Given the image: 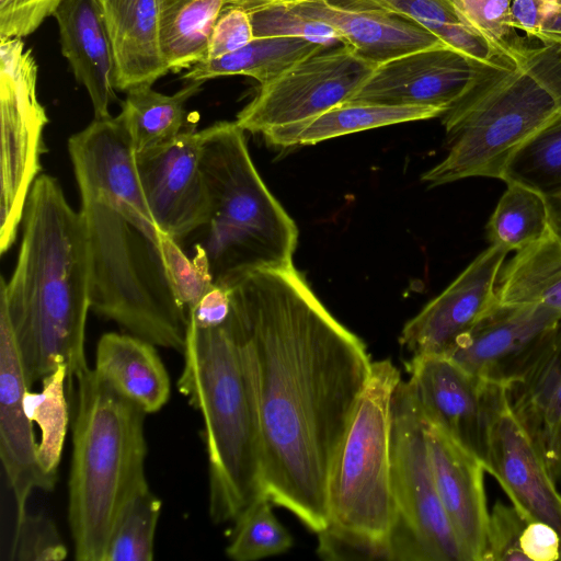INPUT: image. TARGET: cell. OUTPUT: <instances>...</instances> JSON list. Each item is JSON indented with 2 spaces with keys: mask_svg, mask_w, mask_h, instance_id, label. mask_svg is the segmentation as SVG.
Here are the masks:
<instances>
[{
  "mask_svg": "<svg viewBox=\"0 0 561 561\" xmlns=\"http://www.w3.org/2000/svg\"><path fill=\"white\" fill-rule=\"evenodd\" d=\"M68 366L61 365L46 375L37 392L27 391L26 413L39 430L36 459L42 473L56 484L57 470L69 426V409L65 392Z\"/></svg>",
  "mask_w": 561,
  "mask_h": 561,
  "instance_id": "f546056e",
  "label": "cell"
},
{
  "mask_svg": "<svg viewBox=\"0 0 561 561\" xmlns=\"http://www.w3.org/2000/svg\"><path fill=\"white\" fill-rule=\"evenodd\" d=\"M524 59L481 64L455 104L443 114L448 153L422 175L430 186L466 178L502 180L515 152L559 112Z\"/></svg>",
  "mask_w": 561,
  "mask_h": 561,
  "instance_id": "52a82bcc",
  "label": "cell"
},
{
  "mask_svg": "<svg viewBox=\"0 0 561 561\" xmlns=\"http://www.w3.org/2000/svg\"><path fill=\"white\" fill-rule=\"evenodd\" d=\"M467 27L481 36L500 56L520 62L531 45L511 22L512 0H447Z\"/></svg>",
  "mask_w": 561,
  "mask_h": 561,
  "instance_id": "e575fe53",
  "label": "cell"
},
{
  "mask_svg": "<svg viewBox=\"0 0 561 561\" xmlns=\"http://www.w3.org/2000/svg\"><path fill=\"white\" fill-rule=\"evenodd\" d=\"M201 165L209 211L198 244L214 282L254 270L294 267L297 226L261 179L236 122L204 128Z\"/></svg>",
  "mask_w": 561,
  "mask_h": 561,
  "instance_id": "8992f818",
  "label": "cell"
},
{
  "mask_svg": "<svg viewBox=\"0 0 561 561\" xmlns=\"http://www.w3.org/2000/svg\"><path fill=\"white\" fill-rule=\"evenodd\" d=\"M400 382V370L391 360L371 363L329 486L330 524L379 540L389 539L397 517L391 485V417Z\"/></svg>",
  "mask_w": 561,
  "mask_h": 561,
  "instance_id": "ba28073f",
  "label": "cell"
},
{
  "mask_svg": "<svg viewBox=\"0 0 561 561\" xmlns=\"http://www.w3.org/2000/svg\"><path fill=\"white\" fill-rule=\"evenodd\" d=\"M90 259L91 309L127 333L183 353L188 314L175 294L163 231L144 195L119 114L68 140Z\"/></svg>",
  "mask_w": 561,
  "mask_h": 561,
  "instance_id": "7a4b0ae2",
  "label": "cell"
},
{
  "mask_svg": "<svg viewBox=\"0 0 561 561\" xmlns=\"http://www.w3.org/2000/svg\"><path fill=\"white\" fill-rule=\"evenodd\" d=\"M495 295L503 305H539L561 316V243L550 230L501 270Z\"/></svg>",
  "mask_w": 561,
  "mask_h": 561,
  "instance_id": "484cf974",
  "label": "cell"
},
{
  "mask_svg": "<svg viewBox=\"0 0 561 561\" xmlns=\"http://www.w3.org/2000/svg\"><path fill=\"white\" fill-rule=\"evenodd\" d=\"M229 0H158L160 42L170 71L206 58L215 22Z\"/></svg>",
  "mask_w": 561,
  "mask_h": 561,
  "instance_id": "f1b7e54d",
  "label": "cell"
},
{
  "mask_svg": "<svg viewBox=\"0 0 561 561\" xmlns=\"http://www.w3.org/2000/svg\"><path fill=\"white\" fill-rule=\"evenodd\" d=\"M220 284L256 409L264 492L318 534L330 524L332 470L373 362L294 267Z\"/></svg>",
  "mask_w": 561,
  "mask_h": 561,
  "instance_id": "6da1fadb",
  "label": "cell"
},
{
  "mask_svg": "<svg viewBox=\"0 0 561 561\" xmlns=\"http://www.w3.org/2000/svg\"><path fill=\"white\" fill-rule=\"evenodd\" d=\"M546 198L549 230L561 243V193Z\"/></svg>",
  "mask_w": 561,
  "mask_h": 561,
  "instance_id": "681fc988",
  "label": "cell"
},
{
  "mask_svg": "<svg viewBox=\"0 0 561 561\" xmlns=\"http://www.w3.org/2000/svg\"><path fill=\"white\" fill-rule=\"evenodd\" d=\"M391 485L396 522L417 540L426 561H465L437 493L422 417L402 380L392 399Z\"/></svg>",
  "mask_w": 561,
  "mask_h": 561,
  "instance_id": "30bf717a",
  "label": "cell"
},
{
  "mask_svg": "<svg viewBox=\"0 0 561 561\" xmlns=\"http://www.w3.org/2000/svg\"><path fill=\"white\" fill-rule=\"evenodd\" d=\"M204 129L186 127L172 140L135 153L138 179L160 229L181 242L208 220L201 165Z\"/></svg>",
  "mask_w": 561,
  "mask_h": 561,
  "instance_id": "5bb4252c",
  "label": "cell"
},
{
  "mask_svg": "<svg viewBox=\"0 0 561 561\" xmlns=\"http://www.w3.org/2000/svg\"><path fill=\"white\" fill-rule=\"evenodd\" d=\"M520 548L526 561H561V536L542 522L527 520Z\"/></svg>",
  "mask_w": 561,
  "mask_h": 561,
  "instance_id": "bcb514c9",
  "label": "cell"
},
{
  "mask_svg": "<svg viewBox=\"0 0 561 561\" xmlns=\"http://www.w3.org/2000/svg\"><path fill=\"white\" fill-rule=\"evenodd\" d=\"M318 556L324 560H390V540H379L364 534L330 524L318 534Z\"/></svg>",
  "mask_w": 561,
  "mask_h": 561,
  "instance_id": "ab89813d",
  "label": "cell"
},
{
  "mask_svg": "<svg viewBox=\"0 0 561 561\" xmlns=\"http://www.w3.org/2000/svg\"><path fill=\"white\" fill-rule=\"evenodd\" d=\"M561 316L539 305L494 306L446 353L478 378L508 386L553 335Z\"/></svg>",
  "mask_w": 561,
  "mask_h": 561,
  "instance_id": "4fadbf2b",
  "label": "cell"
},
{
  "mask_svg": "<svg viewBox=\"0 0 561 561\" xmlns=\"http://www.w3.org/2000/svg\"><path fill=\"white\" fill-rule=\"evenodd\" d=\"M75 78L88 91L95 118L111 116L117 100L113 48L99 0H64L54 12Z\"/></svg>",
  "mask_w": 561,
  "mask_h": 561,
  "instance_id": "7402d4cb",
  "label": "cell"
},
{
  "mask_svg": "<svg viewBox=\"0 0 561 561\" xmlns=\"http://www.w3.org/2000/svg\"><path fill=\"white\" fill-rule=\"evenodd\" d=\"M507 251L490 244L404 325L400 342L413 355H446L496 302Z\"/></svg>",
  "mask_w": 561,
  "mask_h": 561,
  "instance_id": "9a60e30c",
  "label": "cell"
},
{
  "mask_svg": "<svg viewBox=\"0 0 561 561\" xmlns=\"http://www.w3.org/2000/svg\"><path fill=\"white\" fill-rule=\"evenodd\" d=\"M233 1L249 13L254 37L299 36L324 46L341 44V37L332 26L308 19L278 0Z\"/></svg>",
  "mask_w": 561,
  "mask_h": 561,
  "instance_id": "d590c367",
  "label": "cell"
},
{
  "mask_svg": "<svg viewBox=\"0 0 561 561\" xmlns=\"http://www.w3.org/2000/svg\"><path fill=\"white\" fill-rule=\"evenodd\" d=\"M99 1L113 48L116 90L152 85L167 75L158 0Z\"/></svg>",
  "mask_w": 561,
  "mask_h": 561,
  "instance_id": "603a6c76",
  "label": "cell"
},
{
  "mask_svg": "<svg viewBox=\"0 0 561 561\" xmlns=\"http://www.w3.org/2000/svg\"><path fill=\"white\" fill-rule=\"evenodd\" d=\"M163 252L170 278L182 306L193 308L215 283L204 248L196 243L188 255L175 239L163 233Z\"/></svg>",
  "mask_w": 561,
  "mask_h": 561,
  "instance_id": "8d00e7d4",
  "label": "cell"
},
{
  "mask_svg": "<svg viewBox=\"0 0 561 561\" xmlns=\"http://www.w3.org/2000/svg\"><path fill=\"white\" fill-rule=\"evenodd\" d=\"M483 463L526 519L546 523L561 536L557 481L513 413L507 396L490 425Z\"/></svg>",
  "mask_w": 561,
  "mask_h": 561,
  "instance_id": "e0dca14e",
  "label": "cell"
},
{
  "mask_svg": "<svg viewBox=\"0 0 561 561\" xmlns=\"http://www.w3.org/2000/svg\"><path fill=\"white\" fill-rule=\"evenodd\" d=\"M442 108L344 102L307 119L264 131L275 147H295L388 125L440 117Z\"/></svg>",
  "mask_w": 561,
  "mask_h": 561,
  "instance_id": "d4e9b609",
  "label": "cell"
},
{
  "mask_svg": "<svg viewBox=\"0 0 561 561\" xmlns=\"http://www.w3.org/2000/svg\"><path fill=\"white\" fill-rule=\"evenodd\" d=\"M153 343L130 333H104L95 350L93 370L146 414L169 401L171 382Z\"/></svg>",
  "mask_w": 561,
  "mask_h": 561,
  "instance_id": "cb8c5ba5",
  "label": "cell"
},
{
  "mask_svg": "<svg viewBox=\"0 0 561 561\" xmlns=\"http://www.w3.org/2000/svg\"><path fill=\"white\" fill-rule=\"evenodd\" d=\"M75 399L68 520L75 559L103 561L130 497L149 485L146 413L89 365L67 381Z\"/></svg>",
  "mask_w": 561,
  "mask_h": 561,
  "instance_id": "277c9868",
  "label": "cell"
},
{
  "mask_svg": "<svg viewBox=\"0 0 561 561\" xmlns=\"http://www.w3.org/2000/svg\"><path fill=\"white\" fill-rule=\"evenodd\" d=\"M278 1L308 19L332 26L341 44L375 66L415 50L448 47L421 24L392 13L333 0Z\"/></svg>",
  "mask_w": 561,
  "mask_h": 561,
  "instance_id": "ffe728a7",
  "label": "cell"
},
{
  "mask_svg": "<svg viewBox=\"0 0 561 561\" xmlns=\"http://www.w3.org/2000/svg\"><path fill=\"white\" fill-rule=\"evenodd\" d=\"M549 231L546 198L518 183H507L486 224L491 244L519 251L541 239Z\"/></svg>",
  "mask_w": 561,
  "mask_h": 561,
  "instance_id": "4dcf8cb0",
  "label": "cell"
},
{
  "mask_svg": "<svg viewBox=\"0 0 561 561\" xmlns=\"http://www.w3.org/2000/svg\"><path fill=\"white\" fill-rule=\"evenodd\" d=\"M548 197L561 193V111L515 152L502 176Z\"/></svg>",
  "mask_w": 561,
  "mask_h": 561,
  "instance_id": "1f68e13d",
  "label": "cell"
},
{
  "mask_svg": "<svg viewBox=\"0 0 561 561\" xmlns=\"http://www.w3.org/2000/svg\"><path fill=\"white\" fill-rule=\"evenodd\" d=\"M68 556L54 520L27 511L15 517L9 559L13 561H60Z\"/></svg>",
  "mask_w": 561,
  "mask_h": 561,
  "instance_id": "74e56055",
  "label": "cell"
},
{
  "mask_svg": "<svg viewBox=\"0 0 561 561\" xmlns=\"http://www.w3.org/2000/svg\"><path fill=\"white\" fill-rule=\"evenodd\" d=\"M527 520L513 504L496 502L489 516L484 561H526L520 540Z\"/></svg>",
  "mask_w": 561,
  "mask_h": 561,
  "instance_id": "60d3db41",
  "label": "cell"
},
{
  "mask_svg": "<svg viewBox=\"0 0 561 561\" xmlns=\"http://www.w3.org/2000/svg\"><path fill=\"white\" fill-rule=\"evenodd\" d=\"M203 83L188 81L171 95L157 92L151 85L127 91L119 116L135 153L165 144L186 128L185 104L201 91Z\"/></svg>",
  "mask_w": 561,
  "mask_h": 561,
  "instance_id": "83f0119b",
  "label": "cell"
},
{
  "mask_svg": "<svg viewBox=\"0 0 561 561\" xmlns=\"http://www.w3.org/2000/svg\"><path fill=\"white\" fill-rule=\"evenodd\" d=\"M376 67L347 45L325 47L260 84L234 122L263 134L307 119L348 101Z\"/></svg>",
  "mask_w": 561,
  "mask_h": 561,
  "instance_id": "8fae6325",
  "label": "cell"
},
{
  "mask_svg": "<svg viewBox=\"0 0 561 561\" xmlns=\"http://www.w3.org/2000/svg\"><path fill=\"white\" fill-rule=\"evenodd\" d=\"M537 41L542 45H561V0H548Z\"/></svg>",
  "mask_w": 561,
  "mask_h": 561,
  "instance_id": "c3c4849f",
  "label": "cell"
},
{
  "mask_svg": "<svg viewBox=\"0 0 561 561\" xmlns=\"http://www.w3.org/2000/svg\"><path fill=\"white\" fill-rule=\"evenodd\" d=\"M253 38V26L249 13L233 0H229L215 22L205 60L239 50Z\"/></svg>",
  "mask_w": 561,
  "mask_h": 561,
  "instance_id": "b9f144b4",
  "label": "cell"
},
{
  "mask_svg": "<svg viewBox=\"0 0 561 561\" xmlns=\"http://www.w3.org/2000/svg\"><path fill=\"white\" fill-rule=\"evenodd\" d=\"M161 505L149 485L135 493L119 515L103 561L152 560Z\"/></svg>",
  "mask_w": 561,
  "mask_h": 561,
  "instance_id": "d6a6232c",
  "label": "cell"
},
{
  "mask_svg": "<svg viewBox=\"0 0 561 561\" xmlns=\"http://www.w3.org/2000/svg\"><path fill=\"white\" fill-rule=\"evenodd\" d=\"M405 367V383L421 416L483 461L505 387L476 377L443 355H413Z\"/></svg>",
  "mask_w": 561,
  "mask_h": 561,
  "instance_id": "7c38bea8",
  "label": "cell"
},
{
  "mask_svg": "<svg viewBox=\"0 0 561 561\" xmlns=\"http://www.w3.org/2000/svg\"><path fill=\"white\" fill-rule=\"evenodd\" d=\"M182 354L178 389L204 422L209 516L216 524L234 522L266 494L256 409L229 317L213 329L188 325Z\"/></svg>",
  "mask_w": 561,
  "mask_h": 561,
  "instance_id": "5b68a950",
  "label": "cell"
},
{
  "mask_svg": "<svg viewBox=\"0 0 561 561\" xmlns=\"http://www.w3.org/2000/svg\"><path fill=\"white\" fill-rule=\"evenodd\" d=\"M31 387L9 314L0 304V458L16 517L26 512L35 489L50 491L55 486L37 465V442L25 408Z\"/></svg>",
  "mask_w": 561,
  "mask_h": 561,
  "instance_id": "ac0fdd59",
  "label": "cell"
},
{
  "mask_svg": "<svg viewBox=\"0 0 561 561\" xmlns=\"http://www.w3.org/2000/svg\"><path fill=\"white\" fill-rule=\"evenodd\" d=\"M37 64L21 38L0 41V252L14 243L25 203L41 170L48 123L36 91Z\"/></svg>",
  "mask_w": 561,
  "mask_h": 561,
  "instance_id": "9c48e42d",
  "label": "cell"
},
{
  "mask_svg": "<svg viewBox=\"0 0 561 561\" xmlns=\"http://www.w3.org/2000/svg\"><path fill=\"white\" fill-rule=\"evenodd\" d=\"M480 65L449 47L415 50L378 65L346 102L433 106L446 113Z\"/></svg>",
  "mask_w": 561,
  "mask_h": 561,
  "instance_id": "2e32d148",
  "label": "cell"
},
{
  "mask_svg": "<svg viewBox=\"0 0 561 561\" xmlns=\"http://www.w3.org/2000/svg\"><path fill=\"white\" fill-rule=\"evenodd\" d=\"M64 0H0V41L35 32Z\"/></svg>",
  "mask_w": 561,
  "mask_h": 561,
  "instance_id": "7bdbcfd3",
  "label": "cell"
},
{
  "mask_svg": "<svg viewBox=\"0 0 561 561\" xmlns=\"http://www.w3.org/2000/svg\"><path fill=\"white\" fill-rule=\"evenodd\" d=\"M267 495L255 500L234 520L226 554L236 561H255L286 552L293 537L278 522Z\"/></svg>",
  "mask_w": 561,
  "mask_h": 561,
  "instance_id": "836d02e7",
  "label": "cell"
},
{
  "mask_svg": "<svg viewBox=\"0 0 561 561\" xmlns=\"http://www.w3.org/2000/svg\"><path fill=\"white\" fill-rule=\"evenodd\" d=\"M5 307L33 385L61 365L68 379L88 365L90 259L83 219L57 181L39 174L28 193L11 278L1 277Z\"/></svg>",
  "mask_w": 561,
  "mask_h": 561,
  "instance_id": "3957f363",
  "label": "cell"
},
{
  "mask_svg": "<svg viewBox=\"0 0 561 561\" xmlns=\"http://www.w3.org/2000/svg\"><path fill=\"white\" fill-rule=\"evenodd\" d=\"M231 296L225 284L214 283L198 302L188 310V325L197 329H213L221 325L229 317Z\"/></svg>",
  "mask_w": 561,
  "mask_h": 561,
  "instance_id": "f6af8a7d",
  "label": "cell"
},
{
  "mask_svg": "<svg viewBox=\"0 0 561 561\" xmlns=\"http://www.w3.org/2000/svg\"><path fill=\"white\" fill-rule=\"evenodd\" d=\"M410 19L438 36L445 44L461 23L447 0H333Z\"/></svg>",
  "mask_w": 561,
  "mask_h": 561,
  "instance_id": "f35d334b",
  "label": "cell"
},
{
  "mask_svg": "<svg viewBox=\"0 0 561 561\" xmlns=\"http://www.w3.org/2000/svg\"><path fill=\"white\" fill-rule=\"evenodd\" d=\"M322 44L299 36L254 37L247 46L186 69L183 79L205 82L224 76H248L264 84L300 60L324 49Z\"/></svg>",
  "mask_w": 561,
  "mask_h": 561,
  "instance_id": "4316f807",
  "label": "cell"
},
{
  "mask_svg": "<svg viewBox=\"0 0 561 561\" xmlns=\"http://www.w3.org/2000/svg\"><path fill=\"white\" fill-rule=\"evenodd\" d=\"M508 404L556 481L561 479V322L538 356L505 387Z\"/></svg>",
  "mask_w": 561,
  "mask_h": 561,
  "instance_id": "44dd1931",
  "label": "cell"
},
{
  "mask_svg": "<svg viewBox=\"0 0 561 561\" xmlns=\"http://www.w3.org/2000/svg\"><path fill=\"white\" fill-rule=\"evenodd\" d=\"M548 0H512L511 22L515 30L523 32L527 38L536 39L545 19Z\"/></svg>",
  "mask_w": 561,
  "mask_h": 561,
  "instance_id": "7dc6e473",
  "label": "cell"
},
{
  "mask_svg": "<svg viewBox=\"0 0 561 561\" xmlns=\"http://www.w3.org/2000/svg\"><path fill=\"white\" fill-rule=\"evenodd\" d=\"M422 421L437 493L465 561H484L490 516L484 463L440 428Z\"/></svg>",
  "mask_w": 561,
  "mask_h": 561,
  "instance_id": "d6986e66",
  "label": "cell"
},
{
  "mask_svg": "<svg viewBox=\"0 0 561 561\" xmlns=\"http://www.w3.org/2000/svg\"><path fill=\"white\" fill-rule=\"evenodd\" d=\"M524 62L561 111V45L530 46Z\"/></svg>",
  "mask_w": 561,
  "mask_h": 561,
  "instance_id": "ee69618b",
  "label": "cell"
}]
</instances>
